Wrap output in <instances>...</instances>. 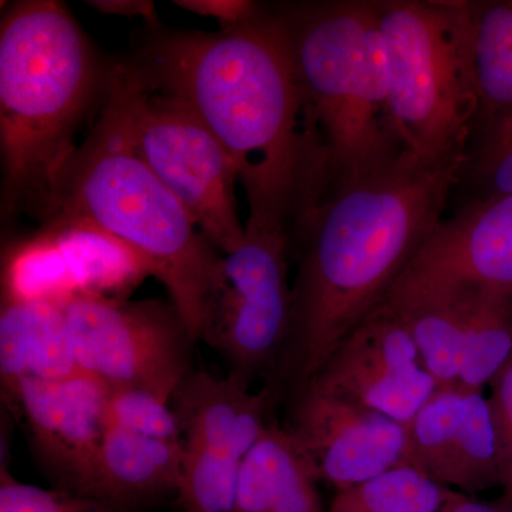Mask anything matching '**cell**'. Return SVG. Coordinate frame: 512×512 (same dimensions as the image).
I'll use <instances>...</instances> for the list:
<instances>
[{
    "label": "cell",
    "mask_w": 512,
    "mask_h": 512,
    "mask_svg": "<svg viewBox=\"0 0 512 512\" xmlns=\"http://www.w3.org/2000/svg\"><path fill=\"white\" fill-rule=\"evenodd\" d=\"M466 158L424 163L406 153L355 180L309 192L289 224L298 256L291 322L269 377L296 396L382 305L414 256L444 220Z\"/></svg>",
    "instance_id": "1"
},
{
    "label": "cell",
    "mask_w": 512,
    "mask_h": 512,
    "mask_svg": "<svg viewBox=\"0 0 512 512\" xmlns=\"http://www.w3.org/2000/svg\"><path fill=\"white\" fill-rule=\"evenodd\" d=\"M126 64L143 86L180 100L224 144L249 212L291 222L323 153L275 6L214 33L147 26Z\"/></svg>",
    "instance_id": "2"
},
{
    "label": "cell",
    "mask_w": 512,
    "mask_h": 512,
    "mask_svg": "<svg viewBox=\"0 0 512 512\" xmlns=\"http://www.w3.org/2000/svg\"><path fill=\"white\" fill-rule=\"evenodd\" d=\"M113 64L101 62L70 10L23 0L0 26L2 215L43 222L87 113L109 92Z\"/></svg>",
    "instance_id": "3"
},
{
    "label": "cell",
    "mask_w": 512,
    "mask_h": 512,
    "mask_svg": "<svg viewBox=\"0 0 512 512\" xmlns=\"http://www.w3.org/2000/svg\"><path fill=\"white\" fill-rule=\"evenodd\" d=\"M50 222L99 229L136 252L167 289L192 340H200L222 255L134 150L111 79L100 120L60 177L43 225Z\"/></svg>",
    "instance_id": "4"
},
{
    "label": "cell",
    "mask_w": 512,
    "mask_h": 512,
    "mask_svg": "<svg viewBox=\"0 0 512 512\" xmlns=\"http://www.w3.org/2000/svg\"><path fill=\"white\" fill-rule=\"evenodd\" d=\"M306 119L325 160L323 184L355 180L406 153L394 128L375 2L275 5Z\"/></svg>",
    "instance_id": "5"
},
{
    "label": "cell",
    "mask_w": 512,
    "mask_h": 512,
    "mask_svg": "<svg viewBox=\"0 0 512 512\" xmlns=\"http://www.w3.org/2000/svg\"><path fill=\"white\" fill-rule=\"evenodd\" d=\"M390 113L404 150L424 163L467 157L478 109L463 2L379 0Z\"/></svg>",
    "instance_id": "6"
},
{
    "label": "cell",
    "mask_w": 512,
    "mask_h": 512,
    "mask_svg": "<svg viewBox=\"0 0 512 512\" xmlns=\"http://www.w3.org/2000/svg\"><path fill=\"white\" fill-rule=\"evenodd\" d=\"M128 137L141 160L180 201L208 242L228 254L244 238L237 165L224 144L180 100L147 89L126 63L113 64Z\"/></svg>",
    "instance_id": "7"
},
{
    "label": "cell",
    "mask_w": 512,
    "mask_h": 512,
    "mask_svg": "<svg viewBox=\"0 0 512 512\" xmlns=\"http://www.w3.org/2000/svg\"><path fill=\"white\" fill-rule=\"evenodd\" d=\"M288 222L249 212L244 238L221 256L220 274L205 303L200 340L251 383L271 377L291 322Z\"/></svg>",
    "instance_id": "8"
},
{
    "label": "cell",
    "mask_w": 512,
    "mask_h": 512,
    "mask_svg": "<svg viewBox=\"0 0 512 512\" xmlns=\"http://www.w3.org/2000/svg\"><path fill=\"white\" fill-rule=\"evenodd\" d=\"M82 372L110 389H137L171 403L191 370L194 343L173 303L74 295L63 303Z\"/></svg>",
    "instance_id": "9"
},
{
    "label": "cell",
    "mask_w": 512,
    "mask_h": 512,
    "mask_svg": "<svg viewBox=\"0 0 512 512\" xmlns=\"http://www.w3.org/2000/svg\"><path fill=\"white\" fill-rule=\"evenodd\" d=\"M311 383L404 426L439 387L409 329L384 302L333 350Z\"/></svg>",
    "instance_id": "10"
},
{
    "label": "cell",
    "mask_w": 512,
    "mask_h": 512,
    "mask_svg": "<svg viewBox=\"0 0 512 512\" xmlns=\"http://www.w3.org/2000/svg\"><path fill=\"white\" fill-rule=\"evenodd\" d=\"M286 427L316 477L335 490L407 464V426L363 404L308 384L293 396Z\"/></svg>",
    "instance_id": "11"
},
{
    "label": "cell",
    "mask_w": 512,
    "mask_h": 512,
    "mask_svg": "<svg viewBox=\"0 0 512 512\" xmlns=\"http://www.w3.org/2000/svg\"><path fill=\"white\" fill-rule=\"evenodd\" d=\"M470 292L512 293V195L467 201L441 221L387 296Z\"/></svg>",
    "instance_id": "12"
},
{
    "label": "cell",
    "mask_w": 512,
    "mask_h": 512,
    "mask_svg": "<svg viewBox=\"0 0 512 512\" xmlns=\"http://www.w3.org/2000/svg\"><path fill=\"white\" fill-rule=\"evenodd\" d=\"M3 393L25 417L37 457L57 487L84 494L109 429L110 387L83 372L59 380L20 379Z\"/></svg>",
    "instance_id": "13"
},
{
    "label": "cell",
    "mask_w": 512,
    "mask_h": 512,
    "mask_svg": "<svg viewBox=\"0 0 512 512\" xmlns=\"http://www.w3.org/2000/svg\"><path fill=\"white\" fill-rule=\"evenodd\" d=\"M407 464L443 487L477 497L501 487L497 439L485 392L437 387L407 424Z\"/></svg>",
    "instance_id": "14"
},
{
    "label": "cell",
    "mask_w": 512,
    "mask_h": 512,
    "mask_svg": "<svg viewBox=\"0 0 512 512\" xmlns=\"http://www.w3.org/2000/svg\"><path fill=\"white\" fill-rule=\"evenodd\" d=\"M278 396L269 383L252 392L251 383L234 373L191 372L171 402L185 448L220 451L244 461L271 423Z\"/></svg>",
    "instance_id": "15"
},
{
    "label": "cell",
    "mask_w": 512,
    "mask_h": 512,
    "mask_svg": "<svg viewBox=\"0 0 512 512\" xmlns=\"http://www.w3.org/2000/svg\"><path fill=\"white\" fill-rule=\"evenodd\" d=\"M183 458V443L109 424L83 495L126 512L177 495Z\"/></svg>",
    "instance_id": "16"
},
{
    "label": "cell",
    "mask_w": 512,
    "mask_h": 512,
    "mask_svg": "<svg viewBox=\"0 0 512 512\" xmlns=\"http://www.w3.org/2000/svg\"><path fill=\"white\" fill-rule=\"evenodd\" d=\"M83 373L74 355L63 303L2 299L0 377L3 390L20 379L59 380Z\"/></svg>",
    "instance_id": "17"
},
{
    "label": "cell",
    "mask_w": 512,
    "mask_h": 512,
    "mask_svg": "<svg viewBox=\"0 0 512 512\" xmlns=\"http://www.w3.org/2000/svg\"><path fill=\"white\" fill-rule=\"evenodd\" d=\"M318 483L288 429L271 421L242 461L232 512H328Z\"/></svg>",
    "instance_id": "18"
},
{
    "label": "cell",
    "mask_w": 512,
    "mask_h": 512,
    "mask_svg": "<svg viewBox=\"0 0 512 512\" xmlns=\"http://www.w3.org/2000/svg\"><path fill=\"white\" fill-rule=\"evenodd\" d=\"M463 13L477 131L512 119V0L463 2Z\"/></svg>",
    "instance_id": "19"
},
{
    "label": "cell",
    "mask_w": 512,
    "mask_h": 512,
    "mask_svg": "<svg viewBox=\"0 0 512 512\" xmlns=\"http://www.w3.org/2000/svg\"><path fill=\"white\" fill-rule=\"evenodd\" d=\"M42 231L52 235L62 248L76 281L77 295L127 301L130 292L151 276L136 252L99 229L50 222Z\"/></svg>",
    "instance_id": "20"
},
{
    "label": "cell",
    "mask_w": 512,
    "mask_h": 512,
    "mask_svg": "<svg viewBox=\"0 0 512 512\" xmlns=\"http://www.w3.org/2000/svg\"><path fill=\"white\" fill-rule=\"evenodd\" d=\"M383 302L409 329L424 365L439 387L457 386L464 346L460 299L450 295H390Z\"/></svg>",
    "instance_id": "21"
},
{
    "label": "cell",
    "mask_w": 512,
    "mask_h": 512,
    "mask_svg": "<svg viewBox=\"0 0 512 512\" xmlns=\"http://www.w3.org/2000/svg\"><path fill=\"white\" fill-rule=\"evenodd\" d=\"M463 305L464 346L458 387L485 392L512 355V293L470 292Z\"/></svg>",
    "instance_id": "22"
},
{
    "label": "cell",
    "mask_w": 512,
    "mask_h": 512,
    "mask_svg": "<svg viewBox=\"0 0 512 512\" xmlns=\"http://www.w3.org/2000/svg\"><path fill=\"white\" fill-rule=\"evenodd\" d=\"M77 293L62 248L45 231L16 245L3 259L2 299L64 303Z\"/></svg>",
    "instance_id": "23"
},
{
    "label": "cell",
    "mask_w": 512,
    "mask_h": 512,
    "mask_svg": "<svg viewBox=\"0 0 512 512\" xmlns=\"http://www.w3.org/2000/svg\"><path fill=\"white\" fill-rule=\"evenodd\" d=\"M446 494V487L404 464L336 490L328 512H440Z\"/></svg>",
    "instance_id": "24"
},
{
    "label": "cell",
    "mask_w": 512,
    "mask_h": 512,
    "mask_svg": "<svg viewBox=\"0 0 512 512\" xmlns=\"http://www.w3.org/2000/svg\"><path fill=\"white\" fill-rule=\"evenodd\" d=\"M242 460L220 451L185 448L177 501L184 512H232Z\"/></svg>",
    "instance_id": "25"
},
{
    "label": "cell",
    "mask_w": 512,
    "mask_h": 512,
    "mask_svg": "<svg viewBox=\"0 0 512 512\" xmlns=\"http://www.w3.org/2000/svg\"><path fill=\"white\" fill-rule=\"evenodd\" d=\"M463 181L471 200L512 195V119L478 128L468 147Z\"/></svg>",
    "instance_id": "26"
},
{
    "label": "cell",
    "mask_w": 512,
    "mask_h": 512,
    "mask_svg": "<svg viewBox=\"0 0 512 512\" xmlns=\"http://www.w3.org/2000/svg\"><path fill=\"white\" fill-rule=\"evenodd\" d=\"M107 416L111 426L153 439L183 443L171 403L156 394L137 389H110Z\"/></svg>",
    "instance_id": "27"
},
{
    "label": "cell",
    "mask_w": 512,
    "mask_h": 512,
    "mask_svg": "<svg viewBox=\"0 0 512 512\" xmlns=\"http://www.w3.org/2000/svg\"><path fill=\"white\" fill-rule=\"evenodd\" d=\"M0 512H126L119 508L64 490L20 483L2 463L0 468Z\"/></svg>",
    "instance_id": "28"
},
{
    "label": "cell",
    "mask_w": 512,
    "mask_h": 512,
    "mask_svg": "<svg viewBox=\"0 0 512 512\" xmlns=\"http://www.w3.org/2000/svg\"><path fill=\"white\" fill-rule=\"evenodd\" d=\"M488 404L497 439L503 497L512 501V355L491 383Z\"/></svg>",
    "instance_id": "29"
},
{
    "label": "cell",
    "mask_w": 512,
    "mask_h": 512,
    "mask_svg": "<svg viewBox=\"0 0 512 512\" xmlns=\"http://www.w3.org/2000/svg\"><path fill=\"white\" fill-rule=\"evenodd\" d=\"M178 8L217 20L221 29L234 28L254 19L264 5L251 0H174Z\"/></svg>",
    "instance_id": "30"
},
{
    "label": "cell",
    "mask_w": 512,
    "mask_h": 512,
    "mask_svg": "<svg viewBox=\"0 0 512 512\" xmlns=\"http://www.w3.org/2000/svg\"><path fill=\"white\" fill-rule=\"evenodd\" d=\"M87 5L103 15L120 18H141L146 20L148 28L161 25L156 5L150 0H87Z\"/></svg>",
    "instance_id": "31"
},
{
    "label": "cell",
    "mask_w": 512,
    "mask_h": 512,
    "mask_svg": "<svg viewBox=\"0 0 512 512\" xmlns=\"http://www.w3.org/2000/svg\"><path fill=\"white\" fill-rule=\"evenodd\" d=\"M440 512H512V501L503 495L497 500L483 501L447 488L446 500Z\"/></svg>",
    "instance_id": "32"
}]
</instances>
